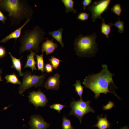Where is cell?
<instances>
[{
  "instance_id": "1",
  "label": "cell",
  "mask_w": 129,
  "mask_h": 129,
  "mask_svg": "<svg viewBox=\"0 0 129 129\" xmlns=\"http://www.w3.org/2000/svg\"><path fill=\"white\" fill-rule=\"evenodd\" d=\"M102 71L96 74L88 75L84 79L83 84L85 86L92 91L95 94L94 97L98 98L101 93H111L119 99L121 98L116 93L115 90L117 87L115 85L113 79V74L108 70V66L102 65Z\"/></svg>"
},
{
  "instance_id": "2",
  "label": "cell",
  "mask_w": 129,
  "mask_h": 129,
  "mask_svg": "<svg viewBox=\"0 0 129 129\" xmlns=\"http://www.w3.org/2000/svg\"><path fill=\"white\" fill-rule=\"evenodd\" d=\"M0 10L8 13L12 25L17 26L23 20L33 17L34 10L27 0H0Z\"/></svg>"
},
{
  "instance_id": "3",
  "label": "cell",
  "mask_w": 129,
  "mask_h": 129,
  "mask_svg": "<svg viewBox=\"0 0 129 129\" xmlns=\"http://www.w3.org/2000/svg\"><path fill=\"white\" fill-rule=\"evenodd\" d=\"M45 31L38 25L32 30H26L20 39L21 44L19 48L20 54L25 51L38 52L40 49V44L45 39Z\"/></svg>"
},
{
  "instance_id": "4",
  "label": "cell",
  "mask_w": 129,
  "mask_h": 129,
  "mask_svg": "<svg viewBox=\"0 0 129 129\" xmlns=\"http://www.w3.org/2000/svg\"><path fill=\"white\" fill-rule=\"evenodd\" d=\"M96 38L95 32L90 35L80 34L75 37L73 45L76 54L79 57L94 56L98 50L96 41Z\"/></svg>"
},
{
  "instance_id": "5",
  "label": "cell",
  "mask_w": 129,
  "mask_h": 129,
  "mask_svg": "<svg viewBox=\"0 0 129 129\" xmlns=\"http://www.w3.org/2000/svg\"><path fill=\"white\" fill-rule=\"evenodd\" d=\"M23 77L21 85L19 86V92L22 95L26 91L32 87L37 88L43 86L46 74L43 73L40 75L34 74L32 75L30 71H27L23 72Z\"/></svg>"
},
{
  "instance_id": "6",
  "label": "cell",
  "mask_w": 129,
  "mask_h": 129,
  "mask_svg": "<svg viewBox=\"0 0 129 129\" xmlns=\"http://www.w3.org/2000/svg\"><path fill=\"white\" fill-rule=\"evenodd\" d=\"M91 102L89 100L83 101V100L73 101L71 102L70 104L72 109L69 115H74L79 120L81 124L82 119L85 115L90 112L94 113V110L90 106Z\"/></svg>"
},
{
  "instance_id": "7",
  "label": "cell",
  "mask_w": 129,
  "mask_h": 129,
  "mask_svg": "<svg viewBox=\"0 0 129 129\" xmlns=\"http://www.w3.org/2000/svg\"><path fill=\"white\" fill-rule=\"evenodd\" d=\"M111 0H100L94 1L86 7L91 13L92 21L101 18V15L108 9Z\"/></svg>"
},
{
  "instance_id": "8",
  "label": "cell",
  "mask_w": 129,
  "mask_h": 129,
  "mask_svg": "<svg viewBox=\"0 0 129 129\" xmlns=\"http://www.w3.org/2000/svg\"><path fill=\"white\" fill-rule=\"evenodd\" d=\"M29 101L37 109L39 107H44L48 102L46 95L39 89L37 91L29 92Z\"/></svg>"
},
{
  "instance_id": "9",
  "label": "cell",
  "mask_w": 129,
  "mask_h": 129,
  "mask_svg": "<svg viewBox=\"0 0 129 129\" xmlns=\"http://www.w3.org/2000/svg\"><path fill=\"white\" fill-rule=\"evenodd\" d=\"M30 129H47L50 125L40 115H33L31 116L28 122Z\"/></svg>"
},
{
  "instance_id": "10",
  "label": "cell",
  "mask_w": 129,
  "mask_h": 129,
  "mask_svg": "<svg viewBox=\"0 0 129 129\" xmlns=\"http://www.w3.org/2000/svg\"><path fill=\"white\" fill-rule=\"evenodd\" d=\"M60 78V75L58 73L49 77L45 83L44 87L47 90H58L61 83Z\"/></svg>"
},
{
  "instance_id": "11",
  "label": "cell",
  "mask_w": 129,
  "mask_h": 129,
  "mask_svg": "<svg viewBox=\"0 0 129 129\" xmlns=\"http://www.w3.org/2000/svg\"><path fill=\"white\" fill-rule=\"evenodd\" d=\"M54 39L49 40L46 38V40L42 43L41 46L42 53L45 52L46 55H48L53 53L57 48L58 45L56 43L54 42Z\"/></svg>"
},
{
  "instance_id": "12",
  "label": "cell",
  "mask_w": 129,
  "mask_h": 129,
  "mask_svg": "<svg viewBox=\"0 0 129 129\" xmlns=\"http://www.w3.org/2000/svg\"><path fill=\"white\" fill-rule=\"evenodd\" d=\"M30 20L29 19L26 20L25 22L21 26L3 39L0 41V42L5 43L8 41L13 38L15 39L16 41L20 37L23 28L29 22Z\"/></svg>"
},
{
  "instance_id": "13",
  "label": "cell",
  "mask_w": 129,
  "mask_h": 129,
  "mask_svg": "<svg viewBox=\"0 0 129 129\" xmlns=\"http://www.w3.org/2000/svg\"><path fill=\"white\" fill-rule=\"evenodd\" d=\"M98 120L97 123L93 126L97 127L98 129H110L111 124L110 123L106 116L104 117L102 116L98 115L97 117Z\"/></svg>"
},
{
  "instance_id": "14",
  "label": "cell",
  "mask_w": 129,
  "mask_h": 129,
  "mask_svg": "<svg viewBox=\"0 0 129 129\" xmlns=\"http://www.w3.org/2000/svg\"><path fill=\"white\" fill-rule=\"evenodd\" d=\"M37 54V53L34 51H31L30 54L27 56V60L24 68L27 67H29L31 68L32 73L34 70H37L36 67V62L34 57Z\"/></svg>"
},
{
  "instance_id": "15",
  "label": "cell",
  "mask_w": 129,
  "mask_h": 129,
  "mask_svg": "<svg viewBox=\"0 0 129 129\" xmlns=\"http://www.w3.org/2000/svg\"><path fill=\"white\" fill-rule=\"evenodd\" d=\"M8 53L11 59L12 63L11 67L17 70L19 76H23V74L22 71V64L21 61L23 56H22L20 59H18L13 56L11 52H9Z\"/></svg>"
},
{
  "instance_id": "16",
  "label": "cell",
  "mask_w": 129,
  "mask_h": 129,
  "mask_svg": "<svg viewBox=\"0 0 129 129\" xmlns=\"http://www.w3.org/2000/svg\"><path fill=\"white\" fill-rule=\"evenodd\" d=\"M102 22L100 27L101 33L104 35L107 38H109L111 32V27L113 23L110 22L108 24L106 23L104 19L102 18Z\"/></svg>"
},
{
  "instance_id": "17",
  "label": "cell",
  "mask_w": 129,
  "mask_h": 129,
  "mask_svg": "<svg viewBox=\"0 0 129 129\" xmlns=\"http://www.w3.org/2000/svg\"><path fill=\"white\" fill-rule=\"evenodd\" d=\"M63 30V28L61 27L58 30L49 32L48 33L49 35L51 36L53 38L55 39L59 43L63 48L64 46L62 39V33Z\"/></svg>"
},
{
  "instance_id": "18",
  "label": "cell",
  "mask_w": 129,
  "mask_h": 129,
  "mask_svg": "<svg viewBox=\"0 0 129 129\" xmlns=\"http://www.w3.org/2000/svg\"><path fill=\"white\" fill-rule=\"evenodd\" d=\"M65 8V11L66 13L72 12L75 13L77 10L74 7V2L73 0H61Z\"/></svg>"
},
{
  "instance_id": "19",
  "label": "cell",
  "mask_w": 129,
  "mask_h": 129,
  "mask_svg": "<svg viewBox=\"0 0 129 129\" xmlns=\"http://www.w3.org/2000/svg\"><path fill=\"white\" fill-rule=\"evenodd\" d=\"M43 53H42L40 55H38L37 54L36 55L37 69L38 70L40 71L42 74L45 71L44 60L43 58Z\"/></svg>"
},
{
  "instance_id": "20",
  "label": "cell",
  "mask_w": 129,
  "mask_h": 129,
  "mask_svg": "<svg viewBox=\"0 0 129 129\" xmlns=\"http://www.w3.org/2000/svg\"><path fill=\"white\" fill-rule=\"evenodd\" d=\"M6 80V83H11L14 84H18L20 85L22 83L20 81L17 75L14 72L10 75H6L5 77Z\"/></svg>"
},
{
  "instance_id": "21",
  "label": "cell",
  "mask_w": 129,
  "mask_h": 129,
  "mask_svg": "<svg viewBox=\"0 0 129 129\" xmlns=\"http://www.w3.org/2000/svg\"><path fill=\"white\" fill-rule=\"evenodd\" d=\"M75 87V90L77 94L79 96L80 100H82V96L84 88L81 85L80 80H77L76 83L73 85Z\"/></svg>"
},
{
  "instance_id": "22",
  "label": "cell",
  "mask_w": 129,
  "mask_h": 129,
  "mask_svg": "<svg viewBox=\"0 0 129 129\" xmlns=\"http://www.w3.org/2000/svg\"><path fill=\"white\" fill-rule=\"evenodd\" d=\"M49 60L53 68L55 69H57L61 62L63 61L62 60H60L54 56H51Z\"/></svg>"
},
{
  "instance_id": "23",
  "label": "cell",
  "mask_w": 129,
  "mask_h": 129,
  "mask_svg": "<svg viewBox=\"0 0 129 129\" xmlns=\"http://www.w3.org/2000/svg\"><path fill=\"white\" fill-rule=\"evenodd\" d=\"M62 123V129H74L71 124L70 120L68 119L65 115L63 116Z\"/></svg>"
},
{
  "instance_id": "24",
  "label": "cell",
  "mask_w": 129,
  "mask_h": 129,
  "mask_svg": "<svg viewBox=\"0 0 129 129\" xmlns=\"http://www.w3.org/2000/svg\"><path fill=\"white\" fill-rule=\"evenodd\" d=\"M112 25L118 29V31L120 33H123L124 31V22L120 20L119 17H118V20L114 23H113Z\"/></svg>"
},
{
  "instance_id": "25",
  "label": "cell",
  "mask_w": 129,
  "mask_h": 129,
  "mask_svg": "<svg viewBox=\"0 0 129 129\" xmlns=\"http://www.w3.org/2000/svg\"><path fill=\"white\" fill-rule=\"evenodd\" d=\"M111 11L115 14L119 16L122 12V8L121 4L119 3L114 5L111 9Z\"/></svg>"
},
{
  "instance_id": "26",
  "label": "cell",
  "mask_w": 129,
  "mask_h": 129,
  "mask_svg": "<svg viewBox=\"0 0 129 129\" xmlns=\"http://www.w3.org/2000/svg\"><path fill=\"white\" fill-rule=\"evenodd\" d=\"M66 107V106L59 103H53L50 105L49 107L50 109H54L60 113L63 108Z\"/></svg>"
},
{
  "instance_id": "27",
  "label": "cell",
  "mask_w": 129,
  "mask_h": 129,
  "mask_svg": "<svg viewBox=\"0 0 129 129\" xmlns=\"http://www.w3.org/2000/svg\"><path fill=\"white\" fill-rule=\"evenodd\" d=\"M89 15V13L83 12H81L78 14L77 19L82 21H86L88 19Z\"/></svg>"
},
{
  "instance_id": "28",
  "label": "cell",
  "mask_w": 129,
  "mask_h": 129,
  "mask_svg": "<svg viewBox=\"0 0 129 129\" xmlns=\"http://www.w3.org/2000/svg\"><path fill=\"white\" fill-rule=\"evenodd\" d=\"M115 106L114 103L110 101H109L108 103L106 105H103V109L104 111L109 110Z\"/></svg>"
},
{
  "instance_id": "29",
  "label": "cell",
  "mask_w": 129,
  "mask_h": 129,
  "mask_svg": "<svg viewBox=\"0 0 129 129\" xmlns=\"http://www.w3.org/2000/svg\"><path fill=\"white\" fill-rule=\"evenodd\" d=\"M45 71L48 73L52 72L53 70V68L51 64L49 63L46 64L44 66Z\"/></svg>"
},
{
  "instance_id": "30",
  "label": "cell",
  "mask_w": 129,
  "mask_h": 129,
  "mask_svg": "<svg viewBox=\"0 0 129 129\" xmlns=\"http://www.w3.org/2000/svg\"><path fill=\"white\" fill-rule=\"evenodd\" d=\"M92 0H83L82 2L83 7L84 10L92 2Z\"/></svg>"
},
{
  "instance_id": "31",
  "label": "cell",
  "mask_w": 129,
  "mask_h": 129,
  "mask_svg": "<svg viewBox=\"0 0 129 129\" xmlns=\"http://www.w3.org/2000/svg\"><path fill=\"white\" fill-rule=\"evenodd\" d=\"M6 54V51L5 48L0 46V58L4 57Z\"/></svg>"
},
{
  "instance_id": "32",
  "label": "cell",
  "mask_w": 129,
  "mask_h": 129,
  "mask_svg": "<svg viewBox=\"0 0 129 129\" xmlns=\"http://www.w3.org/2000/svg\"><path fill=\"white\" fill-rule=\"evenodd\" d=\"M7 17L5 16L1 11L0 10V21L4 24L5 21L7 19Z\"/></svg>"
},
{
  "instance_id": "33",
  "label": "cell",
  "mask_w": 129,
  "mask_h": 129,
  "mask_svg": "<svg viewBox=\"0 0 129 129\" xmlns=\"http://www.w3.org/2000/svg\"><path fill=\"white\" fill-rule=\"evenodd\" d=\"M2 70L1 69H0V81H2L3 80L2 79V77L1 76V74H2Z\"/></svg>"
},
{
  "instance_id": "34",
  "label": "cell",
  "mask_w": 129,
  "mask_h": 129,
  "mask_svg": "<svg viewBox=\"0 0 129 129\" xmlns=\"http://www.w3.org/2000/svg\"><path fill=\"white\" fill-rule=\"evenodd\" d=\"M120 129H129V127L127 126H125L122 127L120 128Z\"/></svg>"
}]
</instances>
